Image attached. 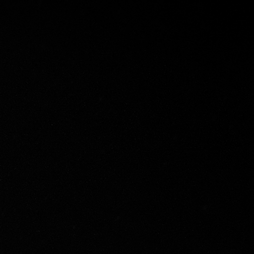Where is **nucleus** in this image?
Wrapping results in <instances>:
<instances>
[]
</instances>
